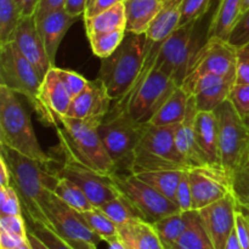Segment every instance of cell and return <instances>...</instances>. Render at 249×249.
Listing matches in <instances>:
<instances>
[{
    "instance_id": "obj_1",
    "label": "cell",
    "mask_w": 249,
    "mask_h": 249,
    "mask_svg": "<svg viewBox=\"0 0 249 249\" xmlns=\"http://www.w3.org/2000/svg\"><path fill=\"white\" fill-rule=\"evenodd\" d=\"M0 157L4 158L11 175V185L18 194L23 216L28 223L44 224L41 201L53 192L58 175L46 169L48 165L0 145Z\"/></svg>"
},
{
    "instance_id": "obj_2",
    "label": "cell",
    "mask_w": 249,
    "mask_h": 249,
    "mask_svg": "<svg viewBox=\"0 0 249 249\" xmlns=\"http://www.w3.org/2000/svg\"><path fill=\"white\" fill-rule=\"evenodd\" d=\"M160 44L148 40L147 57L138 79L131 89L111 107L117 111H125L138 123H148L170 94L179 87L169 75L155 67Z\"/></svg>"
},
{
    "instance_id": "obj_3",
    "label": "cell",
    "mask_w": 249,
    "mask_h": 249,
    "mask_svg": "<svg viewBox=\"0 0 249 249\" xmlns=\"http://www.w3.org/2000/svg\"><path fill=\"white\" fill-rule=\"evenodd\" d=\"M148 53L146 33H128L108 57L100 58L99 78L112 101L121 100L131 89L142 71Z\"/></svg>"
},
{
    "instance_id": "obj_4",
    "label": "cell",
    "mask_w": 249,
    "mask_h": 249,
    "mask_svg": "<svg viewBox=\"0 0 249 249\" xmlns=\"http://www.w3.org/2000/svg\"><path fill=\"white\" fill-rule=\"evenodd\" d=\"M0 145L50 165L55 160L44 152L32 124L31 116L18 94L0 85Z\"/></svg>"
},
{
    "instance_id": "obj_5",
    "label": "cell",
    "mask_w": 249,
    "mask_h": 249,
    "mask_svg": "<svg viewBox=\"0 0 249 249\" xmlns=\"http://www.w3.org/2000/svg\"><path fill=\"white\" fill-rule=\"evenodd\" d=\"M41 82L40 73L19 53L14 41L0 46V85L26 97L40 121L55 128L58 124L57 118L40 100Z\"/></svg>"
},
{
    "instance_id": "obj_6",
    "label": "cell",
    "mask_w": 249,
    "mask_h": 249,
    "mask_svg": "<svg viewBox=\"0 0 249 249\" xmlns=\"http://www.w3.org/2000/svg\"><path fill=\"white\" fill-rule=\"evenodd\" d=\"M202 21L203 17L181 24L158 48L155 67L169 75L179 87L190 74L199 51L208 41V36L201 33Z\"/></svg>"
},
{
    "instance_id": "obj_7",
    "label": "cell",
    "mask_w": 249,
    "mask_h": 249,
    "mask_svg": "<svg viewBox=\"0 0 249 249\" xmlns=\"http://www.w3.org/2000/svg\"><path fill=\"white\" fill-rule=\"evenodd\" d=\"M55 126L60 145L65 146L79 162L105 175L116 173L113 160L105 148L99 126L68 116H57Z\"/></svg>"
},
{
    "instance_id": "obj_8",
    "label": "cell",
    "mask_w": 249,
    "mask_h": 249,
    "mask_svg": "<svg viewBox=\"0 0 249 249\" xmlns=\"http://www.w3.org/2000/svg\"><path fill=\"white\" fill-rule=\"evenodd\" d=\"M177 126L146 124L134 153L131 174L153 170L189 169L175 145Z\"/></svg>"
},
{
    "instance_id": "obj_9",
    "label": "cell",
    "mask_w": 249,
    "mask_h": 249,
    "mask_svg": "<svg viewBox=\"0 0 249 249\" xmlns=\"http://www.w3.org/2000/svg\"><path fill=\"white\" fill-rule=\"evenodd\" d=\"M146 124L134 121L125 111L111 108L97 128L105 148L113 160L116 173L126 170L130 173L134 153L145 131Z\"/></svg>"
},
{
    "instance_id": "obj_10",
    "label": "cell",
    "mask_w": 249,
    "mask_h": 249,
    "mask_svg": "<svg viewBox=\"0 0 249 249\" xmlns=\"http://www.w3.org/2000/svg\"><path fill=\"white\" fill-rule=\"evenodd\" d=\"M219 123L220 164L229 174L249 158V126L242 121L229 100L215 109Z\"/></svg>"
},
{
    "instance_id": "obj_11",
    "label": "cell",
    "mask_w": 249,
    "mask_h": 249,
    "mask_svg": "<svg viewBox=\"0 0 249 249\" xmlns=\"http://www.w3.org/2000/svg\"><path fill=\"white\" fill-rule=\"evenodd\" d=\"M114 185L134 207L141 218L150 224L172 214L179 213L180 208L174 201L165 197L131 173H114L111 175Z\"/></svg>"
},
{
    "instance_id": "obj_12",
    "label": "cell",
    "mask_w": 249,
    "mask_h": 249,
    "mask_svg": "<svg viewBox=\"0 0 249 249\" xmlns=\"http://www.w3.org/2000/svg\"><path fill=\"white\" fill-rule=\"evenodd\" d=\"M63 164L57 170L58 177H62L77 185L88 196L94 207H101L106 202L116 198L121 195L114 185L111 175H105L91 168L87 167L77 160L65 146H61Z\"/></svg>"
},
{
    "instance_id": "obj_13",
    "label": "cell",
    "mask_w": 249,
    "mask_h": 249,
    "mask_svg": "<svg viewBox=\"0 0 249 249\" xmlns=\"http://www.w3.org/2000/svg\"><path fill=\"white\" fill-rule=\"evenodd\" d=\"M44 225L53 229L67 241H85L99 245L101 238L92 232L78 211L58 198L53 192H49L41 201Z\"/></svg>"
},
{
    "instance_id": "obj_14",
    "label": "cell",
    "mask_w": 249,
    "mask_h": 249,
    "mask_svg": "<svg viewBox=\"0 0 249 249\" xmlns=\"http://www.w3.org/2000/svg\"><path fill=\"white\" fill-rule=\"evenodd\" d=\"M192 192V211H199L232 192L231 174L221 165L206 164L187 169Z\"/></svg>"
},
{
    "instance_id": "obj_15",
    "label": "cell",
    "mask_w": 249,
    "mask_h": 249,
    "mask_svg": "<svg viewBox=\"0 0 249 249\" xmlns=\"http://www.w3.org/2000/svg\"><path fill=\"white\" fill-rule=\"evenodd\" d=\"M237 211L238 204L232 192L197 211L214 249H225L231 233L235 230Z\"/></svg>"
},
{
    "instance_id": "obj_16",
    "label": "cell",
    "mask_w": 249,
    "mask_h": 249,
    "mask_svg": "<svg viewBox=\"0 0 249 249\" xmlns=\"http://www.w3.org/2000/svg\"><path fill=\"white\" fill-rule=\"evenodd\" d=\"M236 67L237 49L229 41L208 39L199 51L194 67L185 80H191L206 74L233 75L236 74Z\"/></svg>"
},
{
    "instance_id": "obj_17",
    "label": "cell",
    "mask_w": 249,
    "mask_h": 249,
    "mask_svg": "<svg viewBox=\"0 0 249 249\" xmlns=\"http://www.w3.org/2000/svg\"><path fill=\"white\" fill-rule=\"evenodd\" d=\"M235 84L236 74H206L191 80H185L181 87L195 97L198 111L214 112L229 99Z\"/></svg>"
},
{
    "instance_id": "obj_18",
    "label": "cell",
    "mask_w": 249,
    "mask_h": 249,
    "mask_svg": "<svg viewBox=\"0 0 249 249\" xmlns=\"http://www.w3.org/2000/svg\"><path fill=\"white\" fill-rule=\"evenodd\" d=\"M111 97L101 80L99 78L89 80L87 88L73 97L66 116L100 126L111 109Z\"/></svg>"
},
{
    "instance_id": "obj_19",
    "label": "cell",
    "mask_w": 249,
    "mask_h": 249,
    "mask_svg": "<svg viewBox=\"0 0 249 249\" xmlns=\"http://www.w3.org/2000/svg\"><path fill=\"white\" fill-rule=\"evenodd\" d=\"M14 43L19 53L38 70L43 78L49 70L53 67L46 53L43 39L39 34L36 15L22 17L15 33Z\"/></svg>"
},
{
    "instance_id": "obj_20",
    "label": "cell",
    "mask_w": 249,
    "mask_h": 249,
    "mask_svg": "<svg viewBox=\"0 0 249 249\" xmlns=\"http://www.w3.org/2000/svg\"><path fill=\"white\" fill-rule=\"evenodd\" d=\"M79 18L80 17L71 15L65 7L55 10V11L41 17L40 19L36 18L39 34L43 39L46 53H48L49 60L53 67H55L58 49H60L66 33Z\"/></svg>"
},
{
    "instance_id": "obj_21",
    "label": "cell",
    "mask_w": 249,
    "mask_h": 249,
    "mask_svg": "<svg viewBox=\"0 0 249 249\" xmlns=\"http://www.w3.org/2000/svg\"><path fill=\"white\" fill-rule=\"evenodd\" d=\"M197 112L198 109H197L196 101H195V97L191 96L186 117L182 123L177 126V130H175V145L189 168L208 164L206 157L199 148L196 133H195V119H196Z\"/></svg>"
},
{
    "instance_id": "obj_22",
    "label": "cell",
    "mask_w": 249,
    "mask_h": 249,
    "mask_svg": "<svg viewBox=\"0 0 249 249\" xmlns=\"http://www.w3.org/2000/svg\"><path fill=\"white\" fill-rule=\"evenodd\" d=\"M195 133L199 148L208 164L221 165L219 155V123L215 112H197Z\"/></svg>"
},
{
    "instance_id": "obj_23",
    "label": "cell",
    "mask_w": 249,
    "mask_h": 249,
    "mask_svg": "<svg viewBox=\"0 0 249 249\" xmlns=\"http://www.w3.org/2000/svg\"><path fill=\"white\" fill-rule=\"evenodd\" d=\"M40 100L44 106L57 118L66 116L72 104V95L70 94L55 67L50 68L44 75L40 87Z\"/></svg>"
},
{
    "instance_id": "obj_24",
    "label": "cell",
    "mask_w": 249,
    "mask_h": 249,
    "mask_svg": "<svg viewBox=\"0 0 249 249\" xmlns=\"http://www.w3.org/2000/svg\"><path fill=\"white\" fill-rule=\"evenodd\" d=\"M242 15V0H219L208 27V39L229 41L231 33Z\"/></svg>"
},
{
    "instance_id": "obj_25",
    "label": "cell",
    "mask_w": 249,
    "mask_h": 249,
    "mask_svg": "<svg viewBox=\"0 0 249 249\" xmlns=\"http://www.w3.org/2000/svg\"><path fill=\"white\" fill-rule=\"evenodd\" d=\"M181 4L182 0H165L146 31L148 40L162 43L181 26Z\"/></svg>"
},
{
    "instance_id": "obj_26",
    "label": "cell",
    "mask_w": 249,
    "mask_h": 249,
    "mask_svg": "<svg viewBox=\"0 0 249 249\" xmlns=\"http://www.w3.org/2000/svg\"><path fill=\"white\" fill-rule=\"evenodd\" d=\"M165 0H125V15L128 33H146Z\"/></svg>"
},
{
    "instance_id": "obj_27",
    "label": "cell",
    "mask_w": 249,
    "mask_h": 249,
    "mask_svg": "<svg viewBox=\"0 0 249 249\" xmlns=\"http://www.w3.org/2000/svg\"><path fill=\"white\" fill-rule=\"evenodd\" d=\"M121 240L133 249H164L152 224L136 219L118 226Z\"/></svg>"
},
{
    "instance_id": "obj_28",
    "label": "cell",
    "mask_w": 249,
    "mask_h": 249,
    "mask_svg": "<svg viewBox=\"0 0 249 249\" xmlns=\"http://www.w3.org/2000/svg\"><path fill=\"white\" fill-rule=\"evenodd\" d=\"M190 95L182 87H178L164 104L160 107L155 116L148 122L153 125H179L182 123L189 108Z\"/></svg>"
},
{
    "instance_id": "obj_29",
    "label": "cell",
    "mask_w": 249,
    "mask_h": 249,
    "mask_svg": "<svg viewBox=\"0 0 249 249\" xmlns=\"http://www.w3.org/2000/svg\"><path fill=\"white\" fill-rule=\"evenodd\" d=\"M87 36L92 34L125 31L126 15L124 2L117 4L90 17H84ZM126 32V31H125Z\"/></svg>"
},
{
    "instance_id": "obj_30",
    "label": "cell",
    "mask_w": 249,
    "mask_h": 249,
    "mask_svg": "<svg viewBox=\"0 0 249 249\" xmlns=\"http://www.w3.org/2000/svg\"><path fill=\"white\" fill-rule=\"evenodd\" d=\"M192 211L179 212L152 224L164 249H173L182 233L189 228Z\"/></svg>"
},
{
    "instance_id": "obj_31",
    "label": "cell",
    "mask_w": 249,
    "mask_h": 249,
    "mask_svg": "<svg viewBox=\"0 0 249 249\" xmlns=\"http://www.w3.org/2000/svg\"><path fill=\"white\" fill-rule=\"evenodd\" d=\"M184 170L185 169L153 170V172L138 173L135 175L139 179H141L146 184L157 190L158 192H160L165 197L175 202V199H177V190Z\"/></svg>"
},
{
    "instance_id": "obj_32",
    "label": "cell",
    "mask_w": 249,
    "mask_h": 249,
    "mask_svg": "<svg viewBox=\"0 0 249 249\" xmlns=\"http://www.w3.org/2000/svg\"><path fill=\"white\" fill-rule=\"evenodd\" d=\"M173 249H214L197 211H192L189 228Z\"/></svg>"
},
{
    "instance_id": "obj_33",
    "label": "cell",
    "mask_w": 249,
    "mask_h": 249,
    "mask_svg": "<svg viewBox=\"0 0 249 249\" xmlns=\"http://www.w3.org/2000/svg\"><path fill=\"white\" fill-rule=\"evenodd\" d=\"M53 194L62 199L65 203L74 208L78 212L90 211L94 208L90 199L88 198L87 195L79 189L75 184L70 181L68 179L62 177H58L56 186L53 189Z\"/></svg>"
},
{
    "instance_id": "obj_34",
    "label": "cell",
    "mask_w": 249,
    "mask_h": 249,
    "mask_svg": "<svg viewBox=\"0 0 249 249\" xmlns=\"http://www.w3.org/2000/svg\"><path fill=\"white\" fill-rule=\"evenodd\" d=\"M21 18V11L15 0H0V46L14 41Z\"/></svg>"
},
{
    "instance_id": "obj_35",
    "label": "cell",
    "mask_w": 249,
    "mask_h": 249,
    "mask_svg": "<svg viewBox=\"0 0 249 249\" xmlns=\"http://www.w3.org/2000/svg\"><path fill=\"white\" fill-rule=\"evenodd\" d=\"M79 213L88 228L105 242L118 236V226L97 207Z\"/></svg>"
},
{
    "instance_id": "obj_36",
    "label": "cell",
    "mask_w": 249,
    "mask_h": 249,
    "mask_svg": "<svg viewBox=\"0 0 249 249\" xmlns=\"http://www.w3.org/2000/svg\"><path fill=\"white\" fill-rule=\"evenodd\" d=\"M117 226L124 225L130 221L136 220V219H142L139 212L136 211L135 207L123 196L119 195L116 198L111 199L99 207Z\"/></svg>"
},
{
    "instance_id": "obj_37",
    "label": "cell",
    "mask_w": 249,
    "mask_h": 249,
    "mask_svg": "<svg viewBox=\"0 0 249 249\" xmlns=\"http://www.w3.org/2000/svg\"><path fill=\"white\" fill-rule=\"evenodd\" d=\"M125 33V31H114L109 33L92 34L88 36V39L90 41L92 53L99 58H105L117 50V48L124 40Z\"/></svg>"
},
{
    "instance_id": "obj_38",
    "label": "cell",
    "mask_w": 249,
    "mask_h": 249,
    "mask_svg": "<svg viewBox=\"0 0 249 249\" xmlns=\"http://www.w3.org/2000/svg\"><path fill=\"white\" fill-rule=\"evenodd\" d=\"M231 187L238 207L249 211V158L232 173Z\"/></svg>"
},
{
    "instance_id": "obj_39",
    "label": "cell",
    "mask_w": 249,
    "mask_h": 249,
    "mask_svg": "<svg viewBox=\"0 0 249 249\" xmlns=\"http://www.w3.org/2000/svg\"><path fill=\"white\" fill-rule=\"evenodd\" d=\"M27 228L31 232H33L44 245L49 249H73L72 246L67 242L58 233H56L53 229L40 223H28Z\"/></svg>"
},
{
    "instance_id": "obj_40",
    "label": "cell",
    "mask_w": 249,
    "mask_h": 249,
    "mask_svg": "<svg viewBox=\"0 0 249 249\" xmlns=\"http://www.w3.org/2000/svg\"><path fill=\"white\" fill-rule=\"evenodd\" d=\"M0 215H23L21 199L12 185L0 186Z\"/></svg>"
},
{
    "instance_id": "obj_41",
    "label": "cell",
    "mask_w": 249,
    "mask_h": 249,
    "mask_svg": "<svg viewBox=\"0 0 249 249\" xmlns=\"http://www.w3.org/2000/svg\"><path fill=\"white\" fill-rule=\"evenodd\" d=\"M228 100L233 105L238 116L249 126V85H233Z\"/></svg>"
},
{
    "instance_id": "obj_42",
    "label": "cell",
    "mask_w": 249,
    "mask_h": 249,
    "mask_svg": "<svg viewBox=\"0 0 249 249\" xmlns=\"http://www.w3.org/2000/svg\"><path fill=\"white\" fill-rule=\"evenodd\" d=\"M213 0H182L181 24L197 21L209 12Z\"/></svg>"
},
{
    "instance_id": "obj_43",
    "label": "cell",
    "mask_w": 249,
    "mask_h": 249,
    "mask_svg": "<svg viewBox=\"0 0 249 249\" xmlns=\"http://www.w3.org/2000/svg\"><path fill=\"white\" fill-rule=\"evenodd\" d=\"M58 75L62 79L63 84L66 85V88L68 89L70 94L72 95V97L77 96L78 94L83 91V90L87 88V85L89 84V80L85 79L82 74L74 72V71L70 70H62V68L56 67Z\"/></svg>"
},
{
    "instance_id": "obj_44",
    "label": "cell",
    "mask_w": 249,
    "mask_h": 249,
    "mask_svg": "<svg viewBox=\"0 0 249 249\" xmlns=\"http://www.w3.org/2000/svg\"><path fill=\"white\" fill-rule=\"evenodd\" d=\"M229 43L236 49L242 48L243 45L249 43V9L242 12V15L238 18L230 38Z\"/></svg>"
},
{
    "instance_id": "obj_45",
    "label": "cell",
    "mask_w": 249,
    "mask_h": 249,
    "mask_svg": "<svg viewBox=\"0 0 249 249\" xmlns=\"http://www.w3.org/2000/svg\"><path fill=\"white\" fill-rule=\"evenodd\" d=\"M175 202H177L181 212L192 211V192L187 169L184 170L181 179H180L179 186H178L177 190V199H175Z\"/></svg>"
},
{
    "instance_id": "obj_46",
    "label": "cell",
    "mask_w": 249,
    "mask_h": 249,
    "mask_svg": "<svg viewBox=\"0 0 249 249\" xmlns=\"http://www.w3.org/2000/svg\"><path fill=\"white\" fill-rule=\"evenodd\" d=\"M23 215H0V230L27 238L28 228Z\"/></svg>"
},
{
    "instance_id": "obj_47",
    "label": "cell",
    "mask_w": 249,
    "mask_h": 249,
    "mask_svg": "<svg viewBox=\"0 0 249 249\" xmlns=\"http://www.w3.org/2000/svg\"><path fill=\"white\" fill-rule=\"evenodd\" d=\"M236 84L249 85V43L237 49Z\"/></svg>"
},
{
    "instance_id": "obj_48",
    "label": "cell",
    "mask_w": 249,
    "mask_h": 249,
    "mask_svg": "<svg viewBox=\"0 0 249 249\" xmlns=\"http://www.w3.org/2000/svg\"><path fill=\"white\" fill-rule=\"evenodd\" d=\"M235 231L242 248L249 249V220L240 208L236 214Z\"/></svg>"
},
{
    "instance_id": "obj_49",
    "label": "cell",
    "mask_w": 249,
    "mask_h": 249,
    "mask_svg": "<svg viewBox=\"0 0 249 249\" xmlns=\"http://www.w3.org/2000/svg\"><path fill=\"white\" fill-rule=\"evenodd\" d=\"M66 5V0H39L38 9L36 12V18L40 19L45 15L55 11V10L63 9Z\"/></svg>"
},
{
    "instance_id": "obj_50",
    "label": "cell",
    "mask_w": 249,
    "mask_h": 249,
    "mask_svg": "<svg viewBox=\"0 0 249 249\" xmlns=\"http://www.w3.org/2000/svg\"><path fill=\"white\" fill-rule=\"evenodd\" d=\"M27 238L14 235L7 231L0 230V249H15L23 245Z\"/></svg>"
},
{
    "instance_id": "obj_51",
    "label": "cell",
    "mask_w": 249,
    "mask_h": 249,
    "mask_svg": "<svg viewBox=\"0 0 249 249\" xmlns=\"http://www.w3.org/2000/svg\"><path fill=\"white\" fill-rule=\"evenodd\" d=\"M124 1H125V0H94V2H92V4L88 7L87 11H85L84 17L94 16V15L104 11V10L109 9V7L114 6V5L117 4H121V2Z\"/></svg>"
},
{
    "instance_id": "obj_52",
    "label": "cell",
    "mask_w": 249,
    "mask_h": 249,
    "mask_svg": "<svg viewBox=\"0 0 249 249\" xmlns=\"http://www.w3.org/2000/svg\"><path fill=\"white\" fill-rule=\"evenodd\" d=\"M88 7V0H66L65 9L71 15L77 17H82L85 15Z\"/></svg>"
},
{
    "instance_id": "obj_53",
    "label": "cell",
    "mask_w": 249,
    "mask_h": 249,
    "mask_svg": "<svg viewBox=\"0 0 249 249\" xmlns=\"http://www.w3.org/2000/svg\"><path fill=\"white\" fill-rule=\"evenodd\" d=\"M21 11L22 17L33 16L36 15V9H38L39 0H15Z\"/></svg>"
},
{
    "instance_id": "obj_54",
    "label": "cell",
    "mask_w": 249,
    "mask_h": 249,
    "mask_svg": "<svg viewBox=\"0 0 249 249\" xmlns=\"http://www.w3.org/2000/svg\"><path fill=\"white\" fill-rule=\"evenodd\" d=\"M11 185V175L4 158L0 157V186H10Z\"/></svg>"
},
{
    "instance_id": "obj_55",
    "label": "cell",
    "mask_w": 249,
    "mask_h": 249,
    "mask_svg": "<svg viewBox=\"0 0 249 249\" xmlns=\"http://www.w3.org/2000/svg\"><path fill=\"white\" fill-rule=\"evenodd\" d=\"M27 241H28V243L31 245L32 249H49L33 232H31L29 230L28 233H27Z\"/></svg>"
},
{
    "instance_id": "obj_56",
    "label": "cell",
    "mask_w": 249,
    "mask_h": 249,
    "mask_svg": "<svg viewBox=\"0 0 249 249\" xmlns=\"http://www.w3.org/2000/svg\"><path fill=\"white\" fill-rule=\"evenodd\" d=\"M67 242L72 246L73 249H97L96 245L90 242H85V241H67Z\"/></svg>"
},
{
    "instance_id": "obj_57",
    "label": "cell",
    "mask_w": 249,
    "mask_h": 249,
    "mask_svg": "<svg viewBox=\"0 0 249 249\" xmlns=\"http://www.w3.org/2000/svg\"><path fill=\"white\" fill-rule=\"evenodd\" d=\"M225 249H243L242 246H241L240 241H238L237 235H236V231L233 230V232L231 233L230 238H229L228 243H226Z\"/></svg>"
},
{
    "instance_id": "obj_58",
    "label": "cell",
    "mask_w": 249,
    "mask_h": 249,
    "mask_svg": "<svg viewBox=\"0 0 249 249\" xmlns=\"http://www.w3.org/2000/svg\"><path fill=\"white\" fill-rule=\"evenodd\" d=\"M249 9V0H242V12Z\"/></svg>"
},
{
    "instance_id": "obj_59",
    "label": "cell",
    "mask_w": 249,
    "mask_h": 249,
    "mask_svg": "<svg viewBox=\"0 0 249 249\" xmlns=\"http://www.w3.org/2000/svg\"><path fill=\"white\" fill-rule=\"evenodd\" d=\"M15 249H32V247H31V245H29V243H28V241H26V242H24L23 245H21V246H19V247H17V248H15Z\"/></svg>"
},
{
    "instance_id": "obj_60",
    "label": "cell",
    "mask_w": 249,
    "mask_h": 249,
    "mask_svg": "<svg viewBox=\"0 0 249 249\" xmlns=\"http://www.w3.org/2000/svg\"><path fill=\"white\" fill-rule=\"evenodd\" d=\"M238 208H240L241 211H242L243 213L246 214V216H247V218H248V220H249V211H247V209H245V208H241V207H238Z\"/></svg>"
},
{
    "instance_id": "obj_61",
    "label": "cell",
    "mask_w": 249,
    "mask_h": 249,
    "mask_svg": "<svg viewBox=\"0 0 249 249\" xmlns=\"http://www.w3.org/2000/svg\"><path fill=\"white\" fill-rule=\"evenodd\" d=\"M92 2H94V0H88V7H89L90 5L92 4ZM88 7H87V9H88Z\"/></svg>"
},
{
    "instance_id": "obj_62",
    "label": "cell",
    "mask_w": 249,
    "mask_h": 249,
    "mask_svg": "<svg viewBox=\"0 0 249 249\" xmlns=\"http://www.w3.org/2000/svg\"><path fill=\"white\" fill-rule=\"evenodd\" d=\"M123 243H124V242H123ZM124 247H125V249H133V248H130V247H129V246H126L125 243H124Z\"/></svg>"
}]
</instances>
